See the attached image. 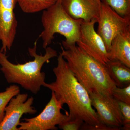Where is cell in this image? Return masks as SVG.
<instances>
[{
    "mask_svg": "<svg viewBox=\"0 0 130 130\" xmlns=\"http://www.w3.org/2000/svg\"><path fill=\"white\" fill-rule=\"evenodd\" d=\"M58 64L53 69L56 80L46 83L44 87L53 91L57 100L69 108V116L81 119L84 122L81 130H111L100 121L91 105L88 91L76 78L61 53Z\"/></svg>",
    "mask_w": 130,
    "mask_h": 130,
    "instance_id": "obj_1",
    "label": "cell"
},
{
    "mask_svg": "<svg viewBox=\"0 0 130 130\" xmlns=\"http://www.w3.org/2000/svg\"><path fill=\"white\" fill-rule=\"evenodd\" d=\"M61 54L76 78L89 94L98 93L112 96L116 86L110 77L106 66L89 55L76 44L61 47Z\"/></svg>",
    "mask_w": 130,
    "mask_h": 130,
    "instance_id": "obj_2",
    "label": "cell"
},
{
    "mask_svg": "<svg viewBox=\"0 0 130 130\" xmlns=\"http://www.w3.org/2000/svg\"><path fill=\"white\" fill-rule=\"evenodd\" d=\"M44 55L37 53V42L29 48V54L34 59L24 64H13L8 60L6 53L0 49V70L8 83L17 84L34 94H36L45 84L46 74L41 69L51 58L58 57L57 51L50 47L45 49Z\"/></svg>",
    "mask_w": 130,
    "mask_h": 130,
    "instance_id": "obj_3",
    "label": "cell"
},
{
    "mask_svg": "<svg viewBox=\"0 0 130 130\" xmlns=\"http://www.w3.org/2000/svg\"><path fill=\"white\" fill-rule=\"evenodd\" d=\"M82 20L72 18L65 11L61 0L44 10L41 17L43 30L40 35L43 41V47L46 49L54 38L55 34L64 37L62 42L64 48L76 44L79 41Z\"/></svg>",
    "mask_w": 130,
    "mask_h": 130,
    "instance_id": "obj_4",
    "label": "cell"
},
{
    "mask_svg": "<svg viewBox=\"0 0 130 130\" xmlns=\"http://www.w3.org/2000/svg\"><path fill=\"white\" fill-rule=\"evenodd\" d=\"M63 105L57 100L52 91L51 99L42 111L31 118H24V122H20L18 130H57V125L67 120L69 113L61 112Z\"/></svg>",
    "mask_w": 130,
    "mask_h": 130,
    "instance_id": "obj_5",
    "label": "cell"
},
{
    "mask_svg": "<svg viewBox=\"0 0 130 130\" xmlns=\"http://www.w3.org/2000/svg\"><path fill=\"white\" fill-rule=\"evenodd\" d=\"M98 23L97 32L105 43L108 52L114 38L119 34L130 30V18L120 16L102 2Z\"/></svg>",
    "mask_w": 130,
    "mask_h": 130,
    "instance_id": "obj_6",
    "label": "cell"
},
{
    "mask_svg": "<svg viewBox=\"0 0 130 130\" xmlns=\"http://www.w3.org/2000/svg\"><path fill=\"white\" fill-rule=\"evenodd\" d=\"M89 95L101 123L111 130L122 129L123 118L118 101L112 96L100 93H91Z\"/></svg>",
    "mask_w": 130,
    "mask_h": 130,
    "instance_id": "obj_7",
    "label": "cell"
},
{
    "mask_svg": "<svg viewBox=\"0 0 130 130\" xmlns=\"http://www.w3.org/2000/svg\"><path fill=\"white\" fill-rule=\"evenodd\" d=\"M97 21L92 20L86 22L82 20L80 28L79 41L77 46L104 66L109 61L108 52L104 41L95 29Z\"/></svg>",
    "mask_w": 130,
    "mask_h": 130,
    "instance_id": "obj_8",
    "label": "cell"
},
{
    "mask_svg": "<svg viewBox=\"0 0 130 130\" xmlns=\"http://www.w3.org/2000/svg\"><path fill=\"white\" fill-rule=\"evenodd\" d=\"M28 94H18L12 98L5 108V115L0 124V130H18L17 126L24 114H35L37 112L32 106V96L28 98Z\"/></svg>",
    "mask_w": 130,
    "mask_h": 130,
    "instance_id": "obj_9",
    "label": "cell"
},
{
    "mask_svg": "<svg viewBox=\"0 0 130 130\" xmlns=\"http://www.w3.org/2000/svg\"><path fill=\"white\" fill-rule=\"evenodd\" d=\"M17 0H0V49L6 53L10 50L17 32L18 21L14 10Z\"/></svg>",
    "mask_w": 130,
    "mask_h": 130,
    "instance_id": "obj_10",
    "label": "cell"
},
{
    "mask_svg": "<svg viewBox=\"0 0 130 130\" xmlns=\"http://www.w3.org/2000/svg\"><path fill=\"white\" fill-rule=\"evenodd\" d=\"M67 13L72 18L89 22L98 21L101 0H61Z\"/></svg>",
    "mask_w": 130,
    "mask_h": 130,
    "instance_id": "obj_11",
    "label": "cell"
},
{
    "mask_svg": "<svg viewBox=\"0 0 130 130\" xmlns=\"http://www.w3.org/2000/svg\"><path fill=\"white\" fill-rule=\"evenodd\" d=\"M109 60H118L130 68V30L117 35L108 52Z\"/></svg>",
    "mask_w": 130,
    "mask_h": 130,
    "instance_id": "obj_12",
    "label": "cell"
},
{
    "mask_svg": "<svg viewBox=\"0 0 130 130\" xmlns=\"http://www.w3.org/2000/svg\"><path fill=\"white\" fill-rule=\"evenodd\" d=\"M106 66L116 87L124 88L130 84V68L118 60H109Z\"/></svg>",
    "mask_w": 130,
    "mask_h": 130,
    "instance_id": "obj_13",
    "label": "cell"
},
{
    "mask_svg": "<svg viewBox=\"0 0 130 130\" xmlns=\"http://www.w3.org/2000/svg\"><path fill=\"white\" fill-rule=\"evenodd\" d=\"M57 0H17L24 12L34 13L43 11L54 4Z\"/></svg>",
    "mask_w": 130,
    "mask_h": 130,
    "instance_id": "obj_14",
    "label": "cell"
},
{
    "mask_svg": "<svg viewBox=\"0 0 130 130\" xmlns=\"http://www.w3.org/2000/svg\"><path fill=\"white\" fill-rule=\"evenodd\" d=\"M20 93L19 87L14 84L7 87L5 91L0 93V124L5 116V108L11 99Z\"/></svg>",
    "mask_w": 130,
    "mask_h": 130,
    "instance_id": "obj_15",
    "label": "cell"
},
{
    "mask_svg": "<svg viewBox=\"0 0 130 130\" xmlns=\"http://www.w3.org/2000/svg\"><path fill=\"white\" fill-rule=\"evenodd\" d=\"M119 15L130 18V0H101Z\"/></svg>",
    "mask_w": 130,
    "mask_h": 130,
    "instance_id": "obj_16",
    "label": "cell"
},
{
    "mask_svg": "<svg viewBox=\"0 0 130 130\" xmlns=\"http://www.w3.org/2000/svg\"><path fill=\"white\" fill-rule=\"evenodd\" d=\"M112 95L117 101L130 105V84L124 88L116 87L113 89Z\"/></svg>",
    "mask_w": 130,
    "mask_h": 130,
    "instance_id": "obj_17",
    "label": "cell"
},
{
    "mask_svg": "<svg viewBox=\"0 0 130 130\" xmlns=\"http://www.w3.org/2000/svg\"><path fill=\"white\" fill-rule=\"evenodd\" d=\"M123 118L122 129H130V105L118 101Z\"/></svg>",
    "mask_w": 130,
    "mask_h": 130,
    "instance_id": "obj_18",
    "label": "cell"
},
{
    "mask_svg": "<svg viewBox=\"0 0 130 130\" xmlns=\"http://www.w3.org/2000/svg\"><path fill=\"white\" fill-rule=\"evenodd\" d=\"M84 123L81 119L75 117H68L67 120L59 125V128L63 130H80Z\"/></svg>",
    "mask_w": 130,
    "mask_h": 130,
    "instance_id": "obj_19",
    "label": "cell"
}]
</instances>
